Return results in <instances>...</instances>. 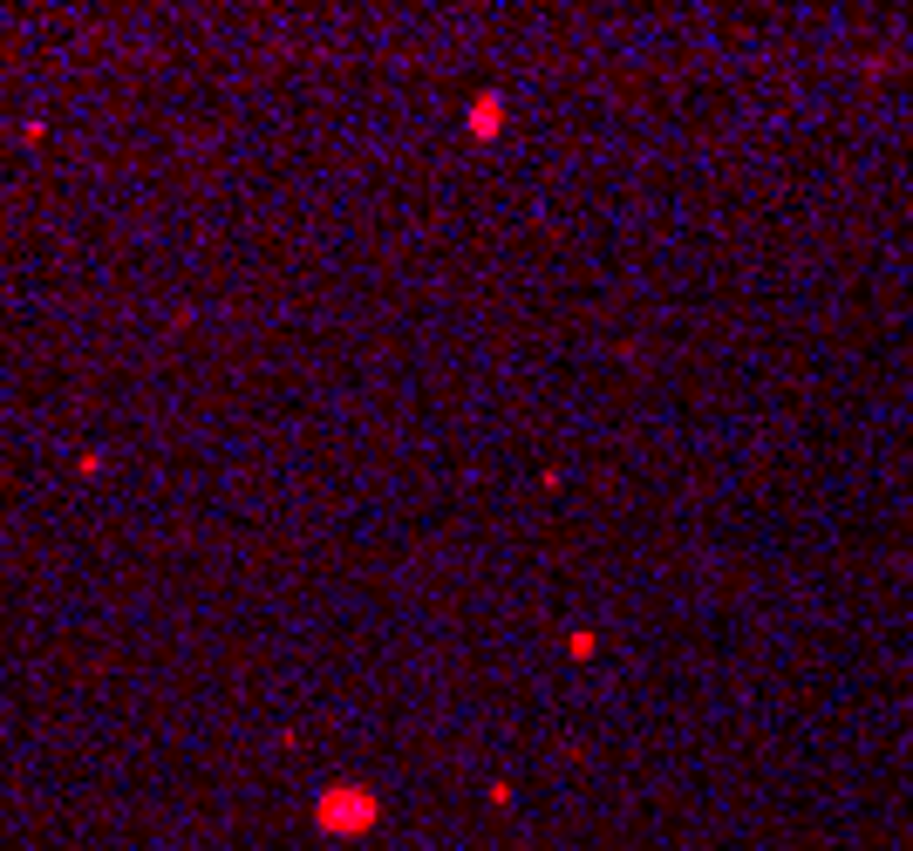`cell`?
<instances>
[{"label":"cell","mask_w":913,"mask_h":851,"mask_svg":"<svg viewBox=\"0 0 913 851\" xmlns=\"http://www.w3.org/2000/svg\"><path fill=\"white\" fill-rule=\"evenodd\" d=\"M314 824L327 838H368L375 824H383V797H375L368 784H327L314 797Z\"/></svg>","instance_id":"1"},{"label":"cell","mask_w":913,"mask_h":851,"mask_svg":"<svg viewBox=\"0 0 913 851\" xmlns=\"http://www.w3.org/2000/svg\"><path fill=\"white\" fill-rule=\"evenodd\" d=\"M504 116H512V102H504L498 89H485V96L471 102V116H464V123H471V137H477V143H491V137L504 130Z\"/></svg>","instance_id":"2"}]
</instances>
